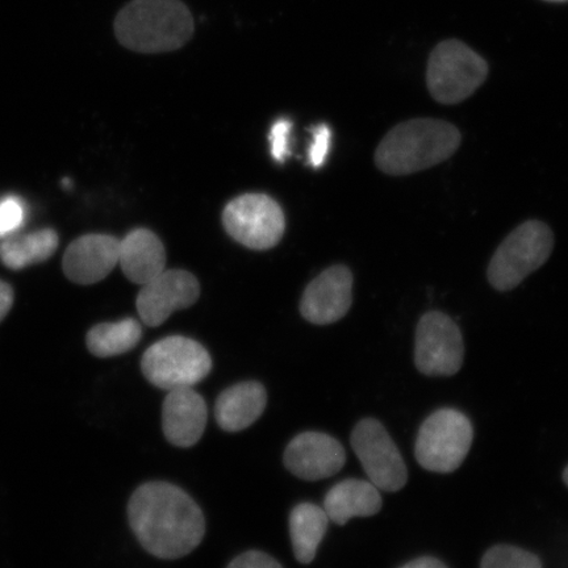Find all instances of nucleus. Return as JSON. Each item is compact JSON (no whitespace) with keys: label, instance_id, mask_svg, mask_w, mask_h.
<instances>
[{"label":"nucleus","instance_id":"1","mask_svg":"<svg viewBox=\"0 0 568 568\" xmlns=\"http://www.w3.org/2000/svg\"><path fill=\"white\" fill-rule=\"evenodd\" d=\"M128 518L142 548L160 559L187 556L202 544L205 518L187 493L166 481L140 486L128 504Z\"/></svg>","mask_w":568,"mask_h":568},{"label":"nucleus","instance_id":"2","mask_svg":"<svg viewBox=\"0 0 568 568\" xmlns=\"http://www.w3.org/2000/svg\"><path fill=\"white\" fill-rule=\"evenodd\" d=\"M462 134L445 120L418 118L390 130L376 148L375 165L393 176L410 175L435 168L460 146Z\"/></svg>","mask_w":568,"mask_h":568},{"label":"nucleus","instance_id":"3","mask_svg":"<svg viewBox=\"0 0 568 568\" xmlns=\"http://www.w3.org/2000/svg\"><path fill=\"white\" fill-rule=\"evenodd\" d=\"M113 30L120 45L130 51L159 54L186 45L195 23L182 0H132L119 11Z\"/></svg>","mask_w":568,"mask_h":568},{"label":"nucleus","instance_id":"4","mask_svg":"<svg viewBox=\"0 0 568 568\" xmlns=\"http://www.w3.org/2000/svg\"><path fill=\"white\" fill-rule=\"evenodd\" d=\"M554 243L556 239L548 224L539 220H528L518 225L496 248L489 261V284L500 293H508L520 286L530 274L548 262Z\"/></svg>","mask_w":568,"mask_h":568},{"label":"nucleus","instance_id":"5","mask_svg":"<svg viewBox=\"0 0 568 568\" xmlns=\"http://www.w3.org/2000/svg\"><path fill=\"white\" fill-rule=\"evenodd\" d=\"M488 70L487 61L465 42L446 40L430 53L426 87L436 102L458 104L486 82Z\"/></svg>","mask_w":568,"mask_h":568},{"label":"nucleus","instance_id":"6","mask_svg":"<svg viewBox=\"0 0 568 568\" xmlns=\"http://www.w3.org/2000/svg\"><path fill=\"white\" fill-rule=\"evenodd\" d=\"M141 371L154 387L173 390L201 383L212 371V359L197 341L172 336L148 347Z\"/></svg>","mask_w":568,"mask_h":568},{"label":"nucleus","instance_id":"7","mask_svg":"<svg viewBox=\"0 0 568 568\" xmlns=\"http://www.w3.org/2000/svg\"><path fill=\"white\" fill-rule=\"evenodd\" d=\"M470 420L456 409H439L422 425L416 439V459L425 470L453 473L464 464L473 444Z\"/></svg>","mask_w":568,"mask_h":568},{"label":"nucleus","instance_id":"8","mask_svg":"<svg viewBox=\"0 0 568 568\" xmlns=\"http://www.w3.org/2000/svg\"><path fill=\"white\" fill-rule=\"evenodd\" d=\"M223 224L234 240L254 251L274 247L286 229L281 205L265 194L233 199L223 212Z\"/></svg>","mask_w":568,"mask_h":568},{"label":"nucleus","instance_id":"9","mask_svg":"<svg viewBox=\"0 0 568 568\" xmlns=\"http://www.w3.org/2000/svg\"><path fill=\"white\" fill-rule=\"evenodd\" d=\"M465 344L459 326L439 311L426 312L417 324L415 364L428 376L456 375L464 365Z\"/></svg>","mask_w":568,"mask_h":568},{"label":"nucleus","instance_id":"10","mask_svg":"<svg viewBox=\"0 0 568 568\" xmlns=\"http://www.w3.org/2000/svg\"><path fill=\"white\" fill-rule=\"evenodd\" d=\"M352 446L368 480L386 493L399 491L407 485V466L385 426L374 418L355 425Z\"/></svg>","mask_w":568,"mask_h":568},{"label":"nucleus","instance_id":"11","mask_svg":"<svg viewBox=\"0 0 568 568\" xmlns=\"http://www.w3.org/2000/svg\"><path fill=\"white\" fill-rule=\"evenodd\" d=\"M201 295L195 276L184 270H163L142 286L136 305L139 315L148 326H160L173 312L191 307Z\"/></svg>","mask_w":568,"mask_h":568},{"label":"nucleus","instance_id":"12","mask_svg":"<svg viewBox=\"0 0 568 568\" xmlns=\"http://www.w3.org/2000/svg\"><path fill=\"white\" fill-rule=\"evenodd\" d=\"M346 462L344 446L325 433L305 432L284 452V465L296 478L315 481L331 478Z\"/></svg>","mask_w":568,"mask_h":568},{"label":"nucleus","instance_id":"13","mask_svg":"<svg viewBox=\"0 0 568 568\" xmlns=\"http://www.w3.org/2000/svg\"><path fill=\"white\" fill-rule=\"evenodd\" d=\"M353 303V274L344 265L326 268L305 288L301 312L305 320L316 325L338 322Z\"/></svg>","mask_w":568,"mask_h":568},{"label":"nucleus","instance_id":"14","mask_svg":"<svg viewBox=\"0 0 568 568\" xmlns=\"http://www.w3.org/2000/svg\"><path fill=\"white\" fill-rule=\"evenodd\" d=\"M120 241L110 234H87L71 243L63 255V273L71 282L95 284L119 264Z\"/></svg>","mask_w":568,"mask_h":568},{"label":"nucleus","instance_id":"15","mask_svg":"<svg viewBox=\"0 0 568 568\" xmlns=\"http://www.w3.org/2000/svg\"><path fill=\"white\" fill-rule=\"evenodd\" d=\"M207 422V404L193 387L169 390L162 406V429L170 444L178 447L196 445Z\"/></svg>","mask_w":568,"mask_h":568},{"label":"nucleus","instance_id":"16","mask_svg":"<svg viewBox=\"0 0 568 568\" xmlns=\"http://www.w3.org/2000/svg\"><path fill=\"white\" fill-rule=\"evenodd\" d=\"M119 265L128 280L144 286L165 270V246L153 232L134 230L120 241Z\"/></svg>","mask_w":568,"mask_h":568},{"label":"nucleus","instance_id":"17","mask_svg":"<svg viewBox=\"0 0 568 568\" xmlns=\"http://www.w3.org/2000/svg\"><path fill=\"white\" fill-rule=\"evenodd\" d=\"M267 394L258 382H243L220 394L215 404L216 422L225 432L248 428L264 414Z\"/></svg>","mask_w":568,"mask_h":568},{"label":"nucleus","instance_id":"18","mask_svg":"<svg viewBox=\"0 0 568 568\" xmlns=\"http://www.w3.org/2000/svg\"><path fill=\"white\" fill-rule=\"evenodd\" d=\"M382 509L379 488L371 480L346 479L325 496L324 510L329 520L345 525L354 517H371Z\"/></svg>","mask_w":568,"mask_h":568},{"label":"nucleus","instance_id":"19","mask_svg":"<svg viewBox=\"0 0 568 568\" xmlns=\"http://www.w3.org/2000/svg\"><path fill=\"white\" fill-rule=\"evenodd\" d=\"M2 240L0 261L11 270H21L48 261L60 244L59 234L51 229L26 234L13 233Z\"/></svg>","mask_w":568,"mask_h":568},{"label":"nucleus","instance_id":"20","mask_svg":"<svg viewBox=\"0 0 568 568\" xmlns=\"http://www.w3.org/2000/svg\"><path fill=\"white\" fill-rule=\"evenodd\" d=\"M329 517L324 508L303 503L290 515V536L295 558L303 565L315 559L320 542L328 530Z\"/></svg>","mask_w":568,"mask_h":568},{"label":"nucleus","instance_id":"21","mask_svg":"<svg viewBox=\"0 0 568 568\" xmlns=\"http://www.w3.org/2000/svg\"><path fill=\"white\" fill-rule=\"evenodd\" d=\"M142 328L138 320L124 318L118 323L92 326L87 344L91 354L99 358L116 357L131 352L140 343Z\"/></svg>","mask_w":568,"mask_h":568},{"label":"nucleus","instance_id":"22","mask_svg":"<svg viewBox=\"0 0 568 568\" xmlns=\"http://www.w3.org/2000/svg\"><path fill=\"white\" fill-rule=\"evenodd\" d=\"M480 568H542V565L535 554L515 546L499 545L485 554Z\"/></svg>","mask_w":568,"mask_h":568},{"label":"nucleus","instance_id":"23","mask_svg":"<svg viewBox=\"0 0 568 568\" xmlns=\"http://www.w3.org/2000/svg\"><path fill=\"white\" fill-rule=\"evenodd\" d=\"M26 209L23 202L16 196L0 201V239L17 233L24 223Z\"/></svg>","mask_w":568,"mask_h":568},{"label":"nucleus","instance_id":"24","mask_svg":"<svg viewBox=\"0 0 568 568\" xmlns=\"http://www.w3.org/2000/svg\"><path fill=\"white\" fill-rule=\"evenodd\" d=\"M312 132H314V141L310 149V163L314 168H320L328 155L332 133L326 125H318Z\"/></svg>","mask_w":568,"mask_h":568},{"label":"nucleus","instance_id":"25","mask_svg":"<svg viewBox=\"0 0 568 568\" xmlns=\"http://www.w3.org/2000/svg\"><path fill=\"white\" fill-rule=\"evenodd\" d=\"M291 124L288 120L281 119L276 122L272 128V133H270V142H272V154L273 158L278 162H284L288 151V136L291 131Z\"/></svg>","mask_w":568,"mask_h":568},{"label":"nucleus","instance_id":"26","mask_svg":"<svg viewBox=\"0 0 568 568\" xmlns=\"http://www.w3.org/2000/svg\"><path fill=\"white\" fill-rule=\"evenodd\" d=\"M226 568H283L278 560L258 550L246 551L234 558Z\"/></svg>","mask_w":568,"mask_h":568},{"label":"nucleus","instance_id":"27","mask_svg":"<svg viewBox=\"0 0 568 568\" xmlns=\"http://www.w3.org/2000/svg\"><path fill=\"white\" fill-rule=\"evenodd\" d=\"M13 304V290L9 283L0 280V323L3 322Z\"/></svg>","mask_w":568,"mask_h":568},{"label":"nucleus","instance_id":"28","mask_svg":"<svg viewBox=\"0 0 568 568\" xmlns=\"http://www.w3.org/2000/svg\"><path fill=\"white\" fill-rule=\"evenodd\" d=\"M402 568H447L443 562L436 558L424 557L412 560L408 565Z\"/></svg>","mask_w":568,"mask_h":568},{"label":"nucleus","instance_id":"29","mask_svg":"<svg viewBox=\"0 0 568 568\" xmlns=\"http://www.w3.org/2000/svg\"><path fill=\"white\" fill-rule=\"evenodd\" d=\"M546 2H551V3H566V2H568V0H546Z\"/></svg>","mask_w":568,"mask_h":568},{"label":"nucleus","instance_id":"30","mask_svg":"<svg viewBox=\"0 0 568 568\" xmlns=\"http://www.w3.org/2000/svg\"><path fill=\"white\" fill-rule=\"evenodd\" d=\"M564 480H565L566 485L568 486V466L566 467V470L564 473Z\"/></svg>","mask_w":568,"mask_h":568}]
</instances>
